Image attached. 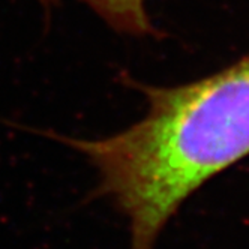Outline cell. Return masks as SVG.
<instances>
[{
    "label": "cell",
    "instance_id": "obj_1",
    "mask_svg": "<svg viewBox=\"0 0 249 249\" xmlns=\"http://www.w3.org/2000/svg\"><path fill=\"white\" fill-rule=\"evenodd\" d=\"M128 83L149 105L128 129L101 140L48 135L96 167L95 194L128 216L131 249H153L194 191L249 155V54L189 84Z\"/></svg>",
    "mask_w": 249,
    "mask_h": 249
}]
</instances>
